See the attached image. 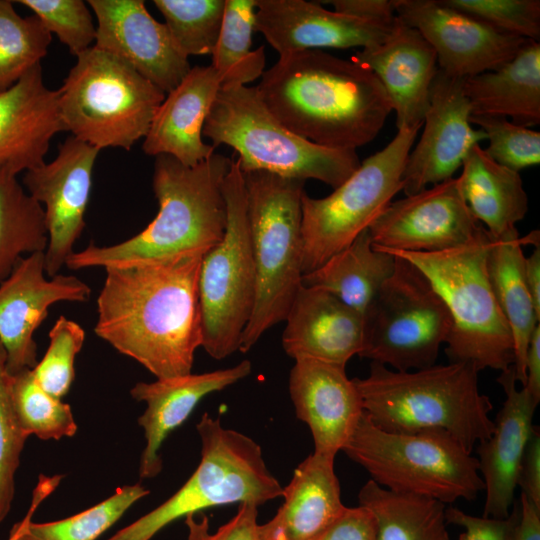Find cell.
<instances>
[{"label": "cell", "instance_id": "1", "mask_svg": "<svg viewBox=\"0 0 540 540\" xmlns=\"http://www.w3.org/2000/svg\"><path fill=\"white\" fill-rule=\"evenodd\" d=\"M203 257L189 254L105 267L96 335L157 379L190 374L203 342Z\"/></svg>", "mask_w": 540, "mask_h": 540}, {"label": "cell", "instance_id": "2", "mask_svg": "<svg viewBox=\"0 0 540 540\" xmlns=\"http://www.w3.org/2000/svg\"><path fill=\"white\" fill-rule=\"evenodd\" d=\"M260 78L257 93L274 117L323 147L356 150L378 135L392 111L369 68L323 50L279 56Z\"/></svg>", "mask_w": 540, "mask_h": 540}, {"label": "cell", "instance_id": "3", "mask_svg": "<svg viewBox=\"0 0 540 540\" xmlns=\"http://www.w3.org/2000/svg\"><path fill=\"white\" fill-rule=\"evenodd\" d=\"M232 159L213 154L196 166H185L170 155L155 157L153 191L156 217L137 235L118 244L72 253L71 270L133 264L181 255H205L223 238L227 211L223 181Z\"/></svg>", "mask_w": 540, "mask_h": 540}, {"label": "cell", "instance_id": "4", "mask_svg": "<svg viewBox=\"0 0 540 540\" xmlns=\"http://www.w3.org/2000/svg\"><path fill=\"white\" fill-rule=\"evenodd\" d=\"M479 370L466 362L396 371L371 362L365 378H354L363 409L378 428L395 433L443 430L468 452L493 429V404L478 385Z\"/></svg>", "mask_w": 540, "mask_h": 540}, {"label": "cell", "instance_id": "5", "mask_svg": "<svg viewBox=\"0 0 540 540\" xmlns=\"http://www.w3.org/2000/svg\"><path fill=\"white\" fill-rule=\"evenodd\" d=\"M491 236L482 227L467 243L438 252H406L373 246L406 259L428 279L451 319L445 352L450 362L479 371L514 365V343L487 272Z\"/></svg>", "mask_w": 540, "mask_h": 540}, {"label": "cell", "instance_id": "6", "mask_svg": "<svg viewBox=\"0 0 540 540\" xmlns=\"http://www.w3.org/2000/svg\"><path fill=\"white\" fill-rule=\"evenodd\" d=\"M202 135L239 155L243 172L262 170L306 181L315 179L333 189L360 166L356 150L331 149L302 138L267 109L256 87L223 86L205 120Z\"/></svg>", "mask_w": 540, "mask_h": 540}, {"label": "cell", "instance_id": "7", "mask_svg": "<svg viewBox=\"0 0 540 540\" xmlns=\"http://www.w3.org/2000/svg\"><path fill=\"white\" fill-rule=\"evenodd\" d=\"M243 175L257 277L255 305L239 349L246 353L268 329L285 321L302 284L305 181L262 170Z\"/></svg>", "mask_w": 540, "mask_h": 540}, {"label": "cell", "instance_id": "8", "mask_svg": "<svg viewBox=\"0 0 540 540\" xmlns=\"http://www.w3.org/2000/svg\"><path fill=\"white\" fill-rule=\"evenodd\" d=\"M341 451L363 467L370 480L394 492L446 505L474 500L484 490L476 456L443 430L387 432L363 412Z\"/></svg>", "mask_w": 540, "mask_h": 540}, {"label": "cell", "instance_id": "9", "mask_svg": "<svg viewBox=\"0 0 540 540\" xmlns=\"http://www.w3.org/2000/svg\"><path fill=\"white\" fill-rule=\"evenodd\" d=\"M196 428L201 460L190 478L157 508L107 540H151L172 522L204 509L245 502L260 506L282 496L283 487L268 469L257 442L225 428L208 413Z\"/></svg>", "mask_w": 540, "mask_h": 540}, {"label": "cell", "instance_id": "10", "mask_svg": "<svg viewBox=\"0 0 540 540\" xmlns=\"http://www.w3.org/2000/svg\"><path fill=\"white\" fill-rule=\"evenodd\" d=\"M59 91L65 130L101 150H130L150 128L165 93L95 46L79 56Z\"/></svg>", "mask_w": 540, "mask_h": 540}, {"label": "cell", "instance_id": "11", "mask_svg": "<svg viewBox=\"0 0 540 540\" xmlns=\"http://www.w3.org/2000/svg\"><path fill=\"white\" fill-rule=\"evenodd\" d=\"M222 190L227 211L225 233L204 255L199 274L201 347L216 360L240 349L257 290L245 181L237 160H232Z\"/></svg>", "mask_w": 540, "mask_h": 540}, {"label": "cell", "instance_id": "12", "mask_svg": "<svg viewBox=\"0 0 540 540\" xmlns=\"http://www.w3.org/2000/svg\"><path fill=\"white\" fill-rule=\"evenodd\" d=\"M418 129H400L380 151L360 163L323 198L301 199L302 273L307 274L350 245L403 189L402 176Z\"/></svg>", "mask_w": 540, "mask_h": 540}, {"label": "cell", "instance_id": "13", "mask_svg": "<svg viewBox=\"0 0 540 540\" xmlns=\"http://www.w3.org/2000/svg\"><path fill=\"white\" fill-rule=\"evenodd\" d=\"M363 319L364 345L359 356L396 371L436 364L451 328L449 312L428 279L398 256Z\"/></svg>", "mask_w": 540, "mask_h": 540}, {"label": "cell", "instance_id": "14", "mask_svg": "<svg viewBox=\"0 0 540 540\" xmlns=\"http://www.w3.org/2000/svg\"><path fill=\"white\" fill-rule=\"evenodd\" d=\"M99 151L71 135L59 146L53 161L30 169L23 176L28 194L45 206L48 245L44 267L50 278L58 274L74 253V243L85 227L84 216Z\"/></svg>", "mask_w": 540, "mask_h": 540}, {"label": "cell", "instance_id": "15", "mask_svg": "<svg viewBox=\"0 0 540 540\" xmlns=\"http://www.w3.org/2000/svg\"><path fill=\"white\" fill-rule=\"evenodd\" d=\"M483 226L471 214L458 177L392 201L368 231L373 246L438 252L470 241Z\"/></svg>", "mask_w": 540, "mask_h": 540}, {"label": "cell", "instance_id": "16", "mask_svg": "<svg viewBox=\"0 0 540 540\" xmlns=\"http://www.w3.org/2000/svg\"><path fill=\"white\" fill-rule=\"evenodd\" d=\"M395 13L432 46L438 68L458 79L498 69L529 41L497 32L440 0H395Z\"/></svg>", "mask_w": 540, "mask_h": 540}, {"label": "cell", "instance_id": "17", "mask_svg": "<svg viewBox=\"0 0 540 540\" xmlns=\"http://www.w3.org/2000/svg\"><path fill=\"white\" fill-rule=\"evenodd\" d=\"M90 293V287L76 276L57 274L47 279L44 252L19 260L0 282V342L10 375L38 363L33 335L48 316L49 307L62 301L86 302Z\"/></svg>", "mask_w": 540, "mask_h": 540}, {"label": "cell", "instance_id": "18", "mask_svg": "<svg viewBox=\"0 0 540 540\" xmlns=\"http://www.w3.org/2000/svg\"><path fill=\"white\" fill-rule=\"evenodd\" d=\"M462 81L438 68L424 130L409 152L403 172L402 191L406 196L453 178L471 148L486 140L485 132L474 129L469 122L471 108Z\"/></svg>", "mask_w": 540, "mask_h": 540}, {"label": "cell", "instance_id": "19", "mask_svg": "<svg viewBox=\"0 0 540 540\" xmlns=\"http://www.w3.org/2000/svg\"><path fill=\"white\" fill-rule=\"evenodd\" d=\"M96 20L94 46L129 64L163 93L188 74V57L165 23L157 21L142 0H89Z\"/></svg>", "mask_w": 540, "mask_h": 540}, {"label": "cell", "instance_id": "20", "mask_svg": "<svg viewBox=\"0 0 540 540\" xmlns=\"http://www.w3.org/2000/svg\"><path fill=\"white\" fill-rule=\"evenodd\" d=\"M389 23L363 20L305 0H256L255 31L279 56L322 48L369 47L381 43Z\"/></svg>", "mask_w": 540, "mask_h": 540}, {"label": "cell", "instance_id": "21", "mask_svg": "<svg viewBox=\"0 0 540 540\" xmlns=\"http://www.w3.org/2000/svg\"><path fill=\"white\" fill-rule=\"evenodd\" d=\"M351 58L369 68L382 84L396 113L397 129L419 130L438 71L436 53L419 31L397 18L381 43L362 48Z\"/></svg>", "mask_w": 540, "mask_h": 540}, {"label": "cell", "instance_id": "22", "mask_svg": "<svg viewBox=\"0 0 540 540\" xmlns=\"http://www.w3.org/2000/svg\"><path fill=\"white\" fill-rule=\"evenodd\" d=\"M289 392L296 416L307 424L314 452L336 457L342 450L364 409L353 379L345 366L314 359L295 360Z\"/></svg>", "mask_w": 540, "mask_h": 540}, {"label": "cell", "instance_id": "23", "mask_svg": "<svg viewBox=\"0 0 540 540\" xmlns=\"http://www.w3.org/2000/svg\"><path fill=\"white\" fill-rule=\"evenodd\" d=\"M497 382L505 400L493 420L491 435L478 443L476 458L485 490L483 516L504 519L514 505L519 469L539 403L525 388H517L513 365L501 371Z\"/></svg>", "mask_w": 540, "mask_h": 540}, {"label": "cell", "instance_id": "24", "mask_svg": "<svg viewBox=\"0 0 540 540\" xmlns=\"http://www.w3.org/2000/svg\"><path fill=\"white\" fill-rule=\"evenodd\" d=\"M63 131L59 91L44 84L37 64L0 93V171L18 175L42 165L50 140Z\"/></svg>", "mask_w": 540, "mask_h": 540}, {"label": "cell", "instance_id": "25", "mask_svg": "<svg viewBox=\"0 0 540 540\" xmlns=\"http://www.w3.org/2000/svg\"><path fill=\"white\" fill-rule=\"evenodd\" d=\"M285 322L282 345L294 360L346 367L363 349V315L325 290L301 284Z\"/></svg>", "mask_w": 540, "mask_h": 540}, {"label": "cell", "instance_id": "26", "mask_svg": "<svg viewBox=\"0 0 540 540\" xmlns=\"http://www.w3.org/2000/svg\"><path fill=\"white\" fill-rule=\"evenodd\" d=\"M252 370L249 360L235 366L202 374L138 382L131 396L147 407L138 423L144 429L146 446L142 452L139 476L151 479L162 470L160 448L168 435L182 425L198 403L207 395L221 391L247 377Z\"/></svg>", "mask_w": 540, "mask_h": 540}, {"label": "cell", "instance_id": "27", "mask_svg": "<svg viewBox=\"0 0 540 540\" xmlns=\"http://www.w3.org/2000/svg\"><path fill=\"white\" fill-rule=\"evenodd\" d=\"M221 88V78L211 66H195L158 107L144 137L149 156L170 155L185 166H196L215 151L202 139L205 120Z\"/></svg>", "mask_w": 540, "mask_h": 540}, {"label": "cell", "instance_id": "28", "mask_svg": "<svg viewBox=\"0 0 540 540\" xmlns=\"http://www.w3.org/2000/svg\"><path fill=\"white\" fill-rule=\"evenodd\" d=\"M335 458L313 452L283 488L276 514L260 525L263 540H315L344 512Z\"/></svg>", "mask_w": 540, "mask_h": 540}, {"label": "cell", "instance_id": "29", "mask_svg": "<svg viewBox=\"0 0 540 540\" xmlns=\"http://www.w3.org/2000/svg\"><path fill=\"white\" fill-rule=\"evenodd\" d=\"M471 114L510 117L524 127L540 124V43L529 40L507 63L462 81Z\"/></svg>", "mask_w": 540, "mask_h": 540}, {"label": "cell", "instance_id": "30", "mask_svg": "<svg viewBox=\"0 0 540 540\" xmlns=\"http://www.w3.org/2000/svg\"><path fill=\"white\" fill-rule=\"evenodd\" d=\"M463 198L473 217L492 238L516 230L528 211V196L519 174L495 162L475 145L458 176Z\"/></svg>", "mask_w": 540, "mask_h": 540}, {"label": "cell", "instance_id": "31", "mask_svg": "<svg viewBox=\"0 0 540 540\" xmlns=\"http://www.w3.org/2000/svg\"><path fill=\"white\" fill-rule=\"evenodd\" d=\"M524 237L513 230L492 238L487 272L497 303L510 328L514 343V370L518 382L526 381L525 358L533 330L539 324L524 276Z\"/></svg>", "mask_w": 540, "mask_h": 540}, {"label": "cell", "instance_id": "32", "mask_svg": "<svg viewBox=\"0 0 540 540\" xmlns=\"http://www.w3.org/2000/svg\"><path fill=\"white\" fill-rule=\"evenodd\" d=\"M395 267V256L372 246L368 229L314 271L302 275L304 286L325 290L364 314Z\"/></svg>", "mask_w": 540, "mask_h": 540}, {"label": "cell", "instance_id": "33", "mask_svg": "<svg viewBox=\"0 0 540 540\" xmlns=\"http://www.w3.org/2000/svg\"><path fill=\"white\" fill-rule=\"evenodd\" d=\"M358 501L374 516L376 540H449L446 505L438 500L394 492L368 480Z\"/></svg>", "mask_w": 540, "mask_h": 540}, {"label": "cell", "instance_id": "34", "mask_svg": "<svg viewBox=\"0 0 540 540\" xmlns=\"http://www.w3.org/2000/svg\"><path fill=\"white\" fill-rule=\"evenodd\" d=\"M56 486L57 482L51 477L40 479L31 512L10 532L15 540H97L135 502L149 494V490L139 483L126 485L117 488L107 499L71 517L47 523L32 522V511Z\"/></svg>", "mask_w": 540, "mask_h": 540}, {"label": "cell", "instance_id": "35", "mask_svg": "<svg viewBox=\"0 0 540 540\" xmlns=\"http://www.w3.org/2000/svg\"><path fill=\"white\" fill-rule=\"evenodd\" d=\"M48 232L43 206L22 187L17 175L0 171V282L25 253L45 252Z\"/></svg>", "mask_w": 540, "mask_h": 540}, {"label": "cell", "instance_id": "36", "mask_svg": "<svg viewBox=\"0 0 540 540\" xmlns=\"http://www.w3.org/2000/svg\"><path fill=\"white\" fill-rule=\"evenodd\" d=\"M256 0H225L220 33L212 52L211 66L223 86H247L265 68L264 46L252 49Z\"/></svg>", "mask_w": 540, "mask_h": 540}, {"label": "cell", "instance_id": "37", "mask_svg": "<svg viewBox=\"0 0 540 540\" xmlns=\"http://www.w3.org/2000/svg\"><path fill=\"white\" fill-rule=\"evenodd\" d=\"M52 36L35 16L22 17L0 0V93L14 86L47 54Z\"/></svg>", "mask_w": 540, "mask_h": 540}, {"label": "cell", "instance_id": "38", "mask_svg": "<svg viewBox=\"0 0 540 540\" xmlns=\"http://www.w3.org/2000/svg\"><path fill=\"white\" fill-rule=\"evenodd\" d=\"M11 393L15 414L22 431L41 440H60L77 432L69 404L46 392L32 369L11 375Z\"/></svg>", "mask_w": 540, "mask_h": 540}, {"label": "cell", "instance_id": "39", "mask_svg": "<svg viewBox=\"0 0 540 540\" xmlns=\"http://www.w3.org/2000/svg\"><path fill=\"white\" fill-rule=\"evenodd\" d=\"M181 52L211 55L223 22L225 0H154Z\"/></svg>", "mask_w": 540, "mask_h": 540}, {"label": "cell", "instance_id": "40", "mask_svg": "<svg viewBox=\"0 0 540 540\" xmlns=\"http://www.w3.org/2000/svg\"><path fill=\"white\" fill-rule=\"evenodd\" d=\"M470 124H476L489 141L485 152L498 164L520 170L540 162V133L517 125L504 116L471 114Z\"/></svg>", "mask_w": 540, "mask_h": 540}, {"label": "cell", "instance_id": "41", "mask_svg": "<svg viewBox=\"0 0 540 540\" xmlns=\"http://www.w3.org/2000/svg\"><path fill=\"white\" fill-rule=\"evenodd\" d=\"M49 339L44 357L32 370L39 385L61 399L74 380V361L84 344L85 331L78 323L60 316L49 332Z\"/></svg>", "mask_w": 540, "mask_h": 540}, {"label": "cell", "instance_id": "42", "mask_svg": "<svg viewBox=\"0 0 540 540\" xmlns=\"http://www.w3.org/2000/svg\"><path fill=\"white\" fill-rule=\"evenodd\" d=\"M7 353L0 342V522L8 515L15 493V473L28 436L14 410Z\"/></svg>", "mask_w": 540, "mask_h": 540}, {"label": "cell", "instance_id": "43", "mask_svg": "<svg viewBox=\"0 0 540 540\" xmlns=\"http://www.w3.org/2000/svg\"><path fill=\"white\" fill-rule=\"evenodd\" d=\"M497 32L539 42V0H440Z\"/></svg>", "mask_w": 540, "mask_h": 540}, {"label": "cell", "instance_id": "44", "mask_svg": "<svg viewBox=\"0 0 540 540\" xmlns=\"http://www.w3.org/2000/svg\"><path fill=\"white\" fill-rule=\"evenodd\" d=\"M76 57L94 46L96 26L82 0H20Z\"/></svg>", "mask_w": 540, "mask_h": 540}, {"label": "cell", "instance_id": "45", "mask_svg": "<svg viewBox=\"0 0 540 540\" xmlns=\"http://www.w3.org/2000/svg\"><path fill=\"white\" fill-rule=\"evenodd\" d=\"M258 506L245 502L238 505L237 513L214 533L210 532L209 519L196 514L185 517L187 540H263L257 521Z\"/></svg>", "mask_w": 540, "mask_h": 540}, {"label": "cell", "instance_id": "46", "mask_svg": "<svg viewBox=\"0 0 540 540\" xmlns=\"http://www.w3.org/2000/svg\"><path fill=\"white\" fill-rule=\"evenodd\" d=\"M518 514V503L513 505L512 512L504 519L473 516L453 506L445 509L447 524L464 529L458 540H511Z\"/></svg>", "mask_w": 540, "mask_h": 540}, {"label": "cell", "instance_id": "47", "mask_svg": "<svg viewBox=\"0 0 540 540\" xmlns=\"http://www.w3.org/2000/svg\"><path fill=\"white\" fill-rule=\"evenodd\" d=\"M315 540H376L372 512L364 507H346L344 512Z\"/></svg>", "mask_w": 540, "mask_h": 540}, {"label": "cell", "instance_id": "48", "mask_svg": "<svg viewBox=\"0 0 540 540\" xmlns=\"http://www.w3.org/2000/svg\"><path fill=\"white\" fill-rule=\"evenodd\" d=\"M517 486L521 493L540 507V431L534 426L522 457Z\"/></svg>", "mask_w": 540, "mask_h": 540}, {"label": "cell", "instance_id": "49", "mask_svg": "<svg viewBox=\"0 0 540 540\" xmlns=\"http://www.w3.org/2000/svg\"><path fill=\"white\" fill-rule=\"evenodd\" d=\"M334 11L372 22L389 23L395 20V0H328Z\"/></svg>", "mask_w": 540, "mask_h": 540}, {"label": "cell", "instance_id": "50", "mask_svg": "<svg viewBox=\"0 0 540 540\" xmlns=\"http://www.w3.org/2000/svg\"><path fill=\"white\" fill-rule=\"evenodd\" d=\"M518 508V520L511 540H540V507L521 493Z\"/></svg>", "mask_w": 540, "mask_h": 540}, {"label": "cell", "instance_id": "51", "mask_svg": "<svg viewBox=\"0 0 540 540\" xmlns=\"http://www.w3.org/2000/svg\"><path fill=\"white\" fill-rule=\"evenodd\" d=\"M526 381L523 388L540 402V324L532 332L525 358Z\"/></svg>", "mask_w": 540, "mask_h": 540}, {"label": "cell", "instance_id": "52", "mask_svg": "<svg viewBox=\"0 0 540 540\" xmlns=\"http://www.w3.org/2000/svg\"><path fill=\"white\" fill-rule=\"evenodd\" d=\"M524 276L536 316L540 319V246L529 257H525Z\"/></svg>", "mask_w": 540, "mask_h": 540}, {"label": "cell", "instance_id": "53", "mask_svg": "<svg viewBox=\"0 0 540 540\" xmlns=\"http://www.w3.org/2000/svg\"><path fill=\"white\" fill-rule=\"evenodd\" d=\"M8 540H15V537H14V535L10 534V536H9Z\"/></svg>", "mask_w": 540, "mask_h": 540}]
</instances>
